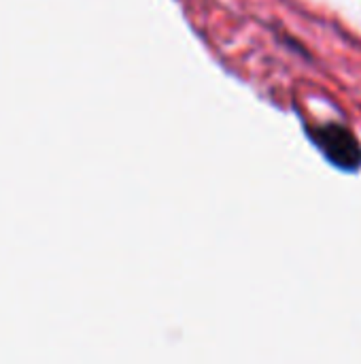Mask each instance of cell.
Masks as SVG:
<instances>
[{
	"label": "cell",
	"mask_w": 361,
	"mask_h": 364,
	"mask_svg": "<svg viewBox=\"0 0 361 364\" xmlns=\"http://www.w3.org/2000/svg\"><path fill=\"white\" fill-rule=\"evenodd\" d=\"M313 139L317 147L326 154V158L345 171H355L361 164V147L357 139L338 124L321 126L319 130H313Z\"/></svg>",
	"instance_id": "cell-1"
}]
</instances>
